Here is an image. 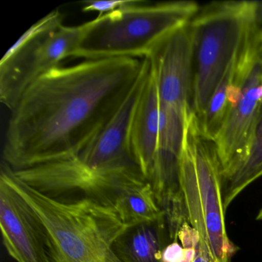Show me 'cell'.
I'll use <instances>...</instances> for the list:
<instances>
[{
  "instance_id": "6da1fadb",
  "label": "cell",
  "mask_w": 262,
  "mask_h": 262,
  "mask_svg": "<svg viewBox=\"0 0 262 262\" xmlns=\"http://www.w3.org/2000/svg\"><path fill=\"white\" fill-rule=\"evenodd\" d=\"M143 66L139 58L84 60L39 78L10 111L3 161L19 170L77 156L114 117Z\"/></svg>"
},
{
  "instance_id": "7a4b0ae2",
  "label": "cell",
  "mask_w": 262,
  "mask_h": 262,
  "mask_svg": "<svg viewBox=\"0 0 262 262\" xmlns=\"http://www.w3.org/2000/svg\"><path fill=\"white\" fill-rule=\"evenodd\" d=\"M1 171L43 224L55 262H121L114 245L128 227L113 207L90 198L65 202L42 194L4 161Z\"/></svg>"
},
{
  "instance_id": "3957f363",
  "label": "cell",
  "mask_w": 262,
  "mask_h": 262,
  "mask_svg": "<svg viewBox=\"0 0 262 262\" xmlns=\"http://www.w3.org/2000/svg\"><path fill=\"white\" fill-rule=\"evenodd\" d=\"M180 182L188 224L212 262H231L237 248L227 234L222 166L212 141L192 111L185 125L179 159Z\"/></svg>"
},
{
  "instance_id": "277c9868",
  "label": "cell",
  "mask_w": 262,
  "mask_h": 262,
  "mask_svg": "<svg viewBox=\"0 0 262 262\" xmlns=\"http://www.w3.org/2000/svg\"><path fill=\"white\" fill-rule=\"evenodd\" d=\"M146 4L137 0L133 5L98 16L72 57L84 60L148 57L161 41L191 22L201 8L194 1Z\"/></svg>"
},
{
  "instance_id": "5b68a950",
  "label": "cell",
  "mask_w": 262,
  "mask_h": 262,
  "mask_svg": "<svg viewBox=\"0 0 262 262\" xmlns=\"http://www.w3.org/2000/svg\"><path fill=\"white\" fill-rule=\"evenodd\" d=\"M193 39L191 111L201 119L217 85L257 28L254 1H223L201 7L191 21Z\"/></svg>"
},
{
  "instance_id": "8992f818",
  "label": "cell",
  "mask_w": 262,
  "mask_h": 262,
  "mask_svg": "<svg viewBox=\"0 0 262 262\" xmlns=\"http://www.w3.org/2000/svg\"><path fill=\"white\" fill-rule=\"evenodd\" d=\"M96 22L68 27L56 10L32 26L0 62L1 102L11 111L33 82L73 56Z\"/></svg>"
},
{
  "instance_id": "52a82bcc",
  "label": "cell",
  "mask_w": 262,
  "mask_h": 262,
  "mask_svg": "<svg viewBox=\"0 0 262 262\" xmlns=\"http://www.w3.org/2000/svg\"><path fill=\"white\" fill-rule=\"evenodd\" d=\"M247 39L233 65L227 87L228 111L214 139L222 173L246 154L262 113V59L256 32Z\"/></svg>"
},
{
  "instance_id": "ba28073f",
  "label": "cell",
  "mask_w": 262,
  "mask_h": 262,
  "mask_svg": "<svg viewBox=\"0 0 262 262\" xmlns=\"http://www.w3.org/2000/svg\"><path fill=\"white\" fill-rule=\"evenodd\" d=\"M148 58L156 76L160 116L185 122L191 112L193 39L191 22L161 41Z\"/></svg>"
},
{
  "instance_id": "9c48e42d",
  "label": "cell",
  "mask_w": 262,
  "mask_h": 262,
  "mask_svg": "<svg viewBox=\"0 0 262 262\" xmlns=\"http://www.w3.org/2000/svg\"><path fill=\"white\" fill-rule=\"evenodd\" d=\"M0 228L4 246L16 262H55L43 224L2 171Z\"/></svg>"
},
{
  "instance_id": "30bf717a",
  "label": "cell",
  "mask_w": 262,
  "mask_h": 262,
  "mask_svg": "<svg viewBox=\"0 0 262 262\" xmlns=\"http://www.w3.org/2000/svg\"><path fill=\"white\" fill-rule=\"evenodd\" d=\"M159 121V93L151 65L148 79L135 108L129 129L132 155L148 182L152 174L157 153Z\"/></svg>"
},
{
  "instance_id": "8fae6325",
  "label": "cell",
  "mask_w": 262,
  "mask_h": 262,
  "mask_svg": "<svg viewBox=\"0 0 262 262\" xmlns=\"http://www.w3.org/2000/svg\"><path fill=\"white\" fill-rule=\"evenodd\" d=\"M170 239L165 217L127 228L117 239L114 251L121 262H165Z\"/></svg>"
},
{
  "instance_id": "7c38bea8",
  "label": "cell",
  "mask_w": 262,
  "mask_h": 262,
  "mask_svg": "<svg viewBox=\"0 0 262 262\" xmlns=\"http://www.w3.org/2000/svg\"><path fill=\"white\" fill-rule=\"evenodd\" d=\"M262 176V113L244 157L234 166L222 173L224 206L228 208L248 185Z\"/></svg>"
},
{
  "instance_id": "4fadbf2b",
  "label": "cell",
  "mask_w": 262,
  "mask_h": 262,
  "mask_svg": "<svg viewBox=\"0 0 262 262\" xmlns=\"http://www.w3.org/2000/svg\"><path fill=\"white\" fill-rule=\"evenodd\" d=\"M113 207L128 228L165 217L148 181L135 184L122 191Z\"/></svg>"
},
{
  "instance_id": "5bb4252c",
  "label": "cell",
  "mask_w": 262,
  "mask_h": 262,
  "mask_svg": "<svg viewBox=\"0 0 262 262\" xmlns=\"http://www.w3.org/2000/svg\"><path fill=\"white\" fill-rule=\"evenodd\" d=\"M178 240L186 241L191 245V262H212L208 251L201 246L197 233L189 224L182 227L178 235Z\"/></svg>"
},
{
  "instance_id": "9a60e30c",
  "label": "cell",
  "mask_w": 262,
  "mask_h": 262,
  "mask_svg": "<svg viewBox=\"0 0 262 262\" xmlns=\"http://www.w3.org/2000/svg\"><path fill=\"white\" fill-rule=\"evenodd\" d=\"M137 0H110V1H84L82 11L97 12L99 16L113 13L118 10L125 8L128 6L136 4Z\"/></svg>"
},
{
  "instance_id": "2e32d148",
  "label": "cell",
  "mask_w": 262,
  "mask_h": 262,
  "mask_svg": "<svg viewBox=\"0 0 262 262\" xmlns=\"http://www.w3.org/2000/svg\"><path fill=\"white\" fill-rule=\"evenodd\" d=\"M254 23L258 28L262 27V1H254Z\"/></svg>"
},
{
  "instance_id": "e0dca14e",
  "label": "cell",
  "mask_w": 262,
  "mask_h": 262,
  "mask_svg": "<svg viewBox=\"0 0 262 262\" xmlns=\"http://www.w3.org/2000/svg\"><path fill=\"white\" fill-rule=\"evenodd\" d=\"M255 38L257 53L260 59H262V28H257Z\"/></svg>"
},
{
  "instance_id": "ac0fdd59",
  "label": "cell",
  "mask_w": 262,
  "mask_h": 262,
  "mask_svg": "<svg viewBox=\"0 0 262 262\" xmlns=\"http://www.w3.org/2000/svg\"><path fill=\"white\" fill-rule=\"evenodd\" d=\"M257 220H262V208L259 211L258 214H257V217H256Z\"/></svg>"
}]
</instances>
